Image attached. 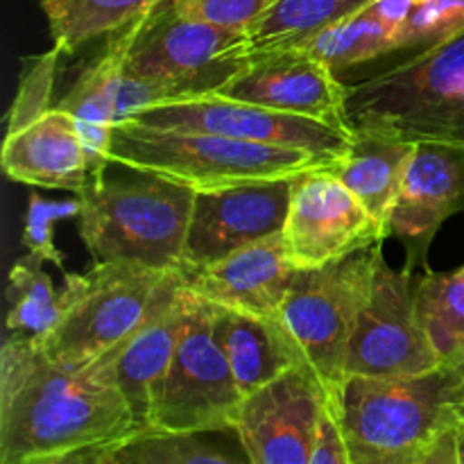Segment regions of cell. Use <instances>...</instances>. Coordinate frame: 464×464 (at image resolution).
I'll list each match as a JSON object with an SVG mask.
<instances>
[{"instance_id":"35","label":"cell","mask_w":464,"mask_h":464,"mask_svg":"<svg viewBox=\"0 0 464 464\" xmlns=\"http://www.w3.org/2000/svg\"><path fill=\"white\" fill-rule=\"evenodd\" d=\"M118 447L121 444H102V447H86L77 451L59 453L34 464H118Z\"/></svg>"},{"instance_id":"16","label":"cell","mask_w":464,"mask_h":464,"mask_svg":"<svg viewBox=\"0 0 464 464\" xmlns=\"http://www.w3.org/2000/svg\"><path fill=\"white\" fill-rule=\"evenodd\" d=\"M464 211V145L417 143L390 218L406 249V272L429 266V249L449 218Z\"/></svg>"},{"instance_id":"9","label":"cell","mask_w":464,"mask_h":464,"mask_svg":"<svg viewBox=\"0 0 464 464\" xmlns=\"http://www.w3.org/2000/svg\"><path fill=\"white\" fill-rule=\"evenodd\" d=\"M243 394L213 334L211 304L195 297L170 367L159 383L148 433H234Z\"/></svg>"},{"instance_id":"12","label":"cell","mask_w":464,"mask_h":464,"mask_svg":"<svg viewBox=\"0 0 464 464\" xmlns=\"http://www.w3.org/2000/svg\"><path fill=\"white\" fill-rule=\"evenodd\" d=\"M130 121L179 131H207L252 143L306 150L338 161L349 148L353 134L340 131L315 118L275 111L258 104L229 100L222 95H199L184 102L157 104L134 113Z\"/></svg>"},{"instance_id":"37","label":"cell","mask_w":464,"mask_h":464,"mask_svg":"<svg viewBox=\"0 0 464 464\" xmlns=\"http://www.w3.org/2000/svg\"><path fill=\"white\" fill-rule=\"evenodd\" d=\"M458 433H460V449H462V458H464V424L460 426V430H458Z\"/></svg>"},{"instance_id":"8","label":"cell","mask_w":464,"mask_h":464,"mask_svg":"<svg viewBox=\"0 0 464 464\" xmlns=\"http://www.w3.org/2000/svg\"><path fill=\"white\" fill-rule=\"evenodd\" d=\"M249 34L184 16L170 0L139 18L125 72L159 86L170 102L218 93L249 62Z\"/></svg>"},{"instance_id":"39","label":"cell","mask_w":464,"mask_h":464,"mask_svg":"<svg viewBox=\"0 0 464 464\" xmlns=\"http://www.w3.org/2000/svg\"><path fill=\"white\" fill-rule=\"evenodd\" d=\"M415 3H420V0H415Z\"/></svg>"},{"instance_id":"7","label":"cell","mask_w":464,"mask_h":464,"mask_svg":"<svg viewBox=\"0 0 464 464\" xmlns=\"http://www.w3.org/2000/svg\"><path fill=\"white\" fill-rule=\"evenodd\" d=\"M172 275L131 263H95L82 275L63 272L59 320L36 343L62 365L98 361L140 329Z\"/></svg>"},{"instance_id":"38","label":"cell","mask_w":464,"mask_h":464,"mask_svg":"<svg viewBox=\"0 0 464 464\" xmlns=\"http://www.w3.org/2000/svg\"><path fill=\"white\" fill-rule=\"evenodd\" d=\"M458 370H460V374L464 376V362H462V365H460V367H458Z\"/></svg>"},{"instance_id":"3","label":"cell","mask_w":464,"mask_h":464,"mask_svg":"<svg viewBox=\"0 0 464 464\" xmlns=\"http://www.w3.org/2000/svg\"><path fill=\"white\" fill-rule=\"evenodd\" d=\"M80 236L95 263H131L157 272L184 270L195 190L159 175L86 179Z\"/></svg>"},{"instance_id":"18","label":"cell","mask_w":464,"mask_h":464,"mask_svg":"<svg viewBox=\"0 0 464 464\" xmlns=\"http://www.w3.org/2000/svg\"><path fill=\"white\" fill-rule=\"evenodd\" d=\"M193 304L195 295L186 288L184 270L175 272L159 295L148 320L127 340L118 356L116 379L134 412L139 433H148L154 392L170 367Z\"/></svg>"},{"instance_id":"31","label":"cell","mask_w":464,"mask_h":464,"mask_svg":"<svg viewBox=\"0 0 464 464\" xmlns=\"http://www.w3.org/2000/svg\"><path fill=\"white\" fill-rule=\"evenodd\" d=\"M82 211L80 198L50 202L41 195L32 193L27 202L25 227H23L21 243L32 256L44 263H54V267L63 270V254L54 247V225L66 218H77Z\"/></svg>"},{"instance_id":"28","label":"cell","mask_w":464,"mask_h":464,"mask_svg":"<svg viewBox=\"0 0 464 464\" xmlns=\"http://www.w3.org/2000/svg\"><path fill=\"white\" fill-rule=\"evenodd\" d=\"M118 464H252L207 442L204 435L139 433L118 447Z\"/></svg>"},{"instance_id":"1","label":"cell","mask_w":464,"mask_h":464,"mask_svg":"<svg viewBox=\"0 0 464 464\" xmlns=\"http://www.w3.org/2000/svg\"><path fill=\"white\" fill-rule=\"evenodd\" d=\"M125 343L72 367L53 361L34 338L9 335L0 349V464H34L139 435L116 379Z\"/></svg>"},{"instance_id":"4","label":"cell","mask_w":464,"mask_h":464,"mask_svg":"<svg viewBox=\"0 0 464 464\" xmlns=\"http://www.w3.org/2000/svg\"><path fill=\"white\" fill-rule=\"evenodd\" d=\"M347 122L358 134L464 145V32L347 86Z\"/></svg>"},{"instance_id":"19","label":"cell","mask_w":464,"mask_h":464,"mask_svg":"<svg viewBox=\"0 0 464 464\" xmlns=\"http://www.w3.org/2000/svg\"><path fill=\"white\" fill-rule=\"evenodd\" d=\"M0 163L9 179L36 188L80 195L89 179V163L75 118L57 104L27 125L7 131Z\"/></svg>"},{"instance_id":"22","label":"cell","mask_w":464,"mask_h":464,"mask_svg":"<svg viewBox=\"0 0 464 464\" xmlns=\"http://www.w3.org/2000/svg\"><path fill=\"white\" fill-rule=\"evenodd\" d=\"M415 145L394 136L353 131L349 148L331 168L388 234Z\"/></svg>"},{"instance_id":"36","label":"cell","mask_w":464,"mask_h":464,"mask_svg":"<svg viewBox=\"0 0 464 464\" xmlns=\"http://www.w3.org/2000/svg\"><path fill=\"white\" fill-rule=\"evenodd\" d=\"M460 429L449 430L447 435L438 440L433 449L429 451V456L421 460V464H464L462 449H460Z\"/></svg>"},{"instance_id":"10","label":"cell","mask_w":464,"mask_h":464,"mask_svg":"<svg viewBox=\"0 0 464 464\" xmlns=\"http://www.w3.org/2000/svg\"><path fill=\"white\" fill-rule=\"evenodd\" d=\"M281 234L297 270H320L388 238V231L329 166L293 177V198Z\"/></svg>"},{"instance_id":"29","label":"cell","mask_w":464,"mask_h":464,"mask_svg":"<svg viewBox=\"0 0 464 464\" xmlns=\"http://www.w3.org/2000/svg\"><path fill=\"white\" fill-rule=\"evenodd\" d=\"M62 48L53 45V50L44 54L23 59V72L18 80L16 98L7 116V131L27 125L34 118L44 116L54 107V77H57V62L62 57Z\"/></svg>"},{"instance_id":"24","label":"cell","mask_w":464,"mask_h":464,"mask_svg":"<svg viewBox=\"0 0 464 464\" xmlns=\"http://www.w3.org/2000/svg\"><path fill=\"white\" fill-rule=\"evenodd\" d=\"M136 23L113 32L107 48L80 72L68 93L57 102L59 109L71 113L75 121L116 125L118 93L125 77L127 53L136 36Z\"/></svg>"},{"instance_id":"13","label":"cell","mask_w":464,"mask_h":464,"mask_svg":"<svg viewBox=\"0 0 464 464\" xmlns=\"http://www.w3.org/2000/svg\"><path fill=\"white\" fill-rule=\"evenodd\" d=\"M326 390L306 367H293L247 397L234 433L252 464H311Z\"/></svg>"},{"instance_id":"11","label":"cell","mask_w":464,"mask_h":464,"mask_svg":"<svg viewBox=\"0 0 464 464\" xmlns=\"http://www.w3.org/2000/svg\"><path fill=\"white\" fill-rule=\"evenodd\" d=\"M442 367L415 306L411 272H397L381 254L372 293L353 326L349 376H415Z\"/></svg>"},{"instance_id":"32","label":"cell","mask_w":464,"mask_h":464,"mask_svg":"<svg viewBox=\"0 0 464 464\" xmlns=\"http://www.w3.org/2000/svg\"><path fill=\"white\" fill-rule=\"evenodd\" d=\"M170 3L177 12L195 21L249 34L279 0H170Z\"/></svg>"},{"instance_id":"27","label":"cell","mask_w":464,"mask_h":464,"mask_svg":"<svg viewBox=\"0 0 464 464\" xmlns=\"http://www.w3.org/2000/svg\"><path fill=\"white\" fill-rule=\"evenodd\" d=\"M44 261L27 254L12 266L7 281V329L44 340L59 320V293L44 272Z\"/></svg>"},{"instance_id":"6","label":"cell","mask_w":464,"mask_h":464,"mask_svg":"<svg viewBox=\"0 0 464 464\" xmlns=\"http://www.w3.org/2000/svg\"><path fill=\"white\" fill-rule=\"evenodd\" d=\"M381 254L376 245L320 270H297L275 317L299 365L315 374L326 394H338L347 381L349 340Z\"/></svg>"},{"instance_id":"5","label":"cell","mask_w":464,"mask_h":464,"mask_svg":"<svg viewBox=\"0 0 464 464\" xmlns=\"http://www.w3.org/2000/svg\"><path fill=\"white\" fill-rule=\"evenodd\" d=\"M111 163L199 190H220L252 181L284 179L313 168H334L331 159L306 150L252 143L207 131H179L125 121L113 125Z\"/></svg>"},{"instance_id":"34","label":"cell","mask_w":464,"mask_h":464,"mask_svg":"<svg viewBox=\"0 0 464 464\" xmlns=\"http://www.w3.org/2000/svg\"><path fill=\"white\" fill-rule=\"evenodd\" d=\"M75 122L77 130H80L82 145H84L86 163H89V179H100V177L107 175V168L111 166L113 125L84 121Z\"/></svg>"},{"instance_id":"20","label":"cell","mask_w":464,"mask_h":464,"mask_svg":"<svg viewBox=\"0 0 464 464\" xmlns=\"http://www.w3.org/2000/svg\"><path fill=\"white\" fill-rule=\"evenodd\" d=\"M208 304V302H207ZM213 334L229 361L243 399L299 367L275 320L213 306Z\"/></svg>"},{"instance_id":"30","label":"cell","mask_w":464,"mask_h":464,"mask_svg":"<svg viewBox=\"0 0 464 464\" xmlns=\"http://www.w3.org/2000/svg\"><path fill=\"white\" fill-rule=\"evenodd\" d=\"M464 32V0H420L399 32L397 48H430Z\"/></svg>"},{"instance_id":"26","label":"cell","mask_w":464,"mask_h":464,"mask_svg":"<svg viewBox=\"0 0 464 464\" xmlns=\"http://www.w3.org/2000/svg\"><path fill=\"white\" fill-rule=\"evenodd\" d=\"M372 0H279L249 32V54L293 48Z\"/></svg>"},{"instance_id":"14","label":"cell","mask_w":464,"mask_h":464,"mask_svg":"<svg viewBox=\"0 0 464 464\" xmlns=\"http://www.w3.org/2000/svg\"><path fill=\"white\" fill-rule=\"evenodd\" d=\"M293 177L195 193L184 270L204 267L236 249L284 231Z\"/></svg>"},{"instance_id":"23","label":"cell","mask_w":464,"mask_h":464,"mask_svg":"<svg viewBox=\"0 0 464 464\" xmlns=\"http://www.w3.org/2000/svg\"><path fill=\"white\" fill-rule=\"evenodd\" d=\"M163 0H41L54 45L72 54L89 41L111 36Z\"/></svg>"},{"instance_id":"15","label":"cell","mask_w":464,"mask_h":464,"mask_svg":"<svg viewBox=\"0 0 464 464\" xmlns=\"http://www.w3.org/2000/svg\"><path fill=\"white\" fill-rule=\"evenodd\" d=\"M247 57L249 62L216 95L315 118L353 134L347 122V86L335 77L334 68L297 48L247 53Z\"/></svg>"},{"instance_id":"17","label":"cell","mask_w":464,"mask_h":464,"mask_svg":"<svg viewBox=\"0 0 464 464\" xmlns=\"http://www.w3.org/2000/svg\"><path fill=\"white\" fill-rule=\"evenodd\" d=\"M297 267L285 252L284 234L236 249L204 267L184 270V284L202 302L275 320Z\"/></svg>"},{"instance_id":"2","label":"cell","mask_w":464,"mask_h":464,"mask_svg":"<svg viewBox=\"0 0 464 464\" xmlns=\"http://www.w3.org/2000/svg\"><path fill=\"white\" fill-rule=\"evenodd\" d=\"M335 403L352 464H421L464 424V376L449 365L415 376H349Z\"/></svg>"},{"instance_id":"33","label":"cell","mask_w":464,"mask_h":464,"mask_svg":"<svg viewBox=\"0 0 464 464\" xmlns=\"http://www.w3.org/2000/svg\"><path fill=\"white\" fill-rule=\"evenodd\" d=\"M311 464H352L347 442H344L343 435V426H340L335 394H326Z\"/></svg>"},{"instance_id":"25","label":"cell","mask_w":464,"mask_h":464,"mask_svg":"<svg viewBox=\"0 0 464 464\" xmlns=\"http://www.w3.org/2000/svg\"><path fill=\"white\" fill-rule=\"evenodd\" d=\"M415 306L440 362H464V266L451 272H426L415 281Z\"/></svg>"},{"instance_id":"21","label":"cell","mask_w":464,"mask_h":464,"mask_svg":"<svg viewBox=\"0 0 464 464\" xmlns=\"http://www.w3.org/2000/svg\"><path fill=\"white\" fill-rule=\"evenodd\" d=\"M412 7L415 0H372L365 9L331 23L293 48L304 50L334 71L353 68L399 50V32Z\"/></svg>"}]
</instances>
